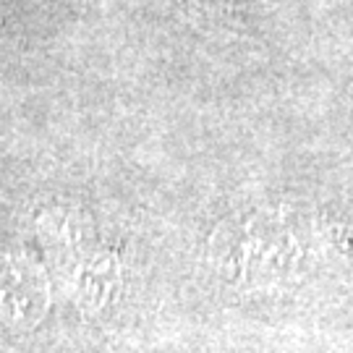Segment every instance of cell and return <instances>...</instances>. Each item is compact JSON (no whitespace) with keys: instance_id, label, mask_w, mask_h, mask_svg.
<instances>
[{"instance_id":"cell-1","label":"cell","mask_w":353,"mask_h":353,"mask_svg":"<svg viewBox=\"0 0 353 353\" xmlns=\"http://www.w3.org/2000/svg\"><path fill=\"white\" fill-rule=\"evenodd\" d=\"M249 278L267 288H290L312 270L316 249L314 230L296 214H259L246 228Z\"/></svg>"}]
</instances>
